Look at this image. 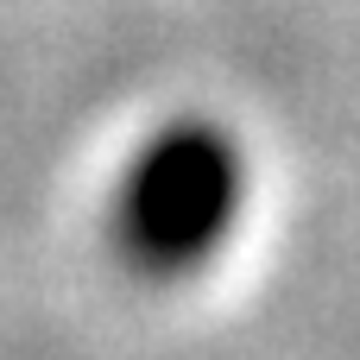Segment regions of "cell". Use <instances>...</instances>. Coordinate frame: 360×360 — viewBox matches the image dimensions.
Returning a JSON list of instances; mask_svg holds the SVG:
<instances>
[{"mask_svg":"<svg viewBox=\"0 0 360 360\" xmlns=\"http://www.w3.org/2000/svg\"><path fill=\"white\" fill-rule=\"evenodd\" d=\"M234 215H240L234 139L202 120H177L133 158L114 202V234L139 272L177 278L228 240Z\"/></svg>","mask_w":360,"mask_h":360,"instance_id":"cell-1","label":"cell"}]
</instances>
